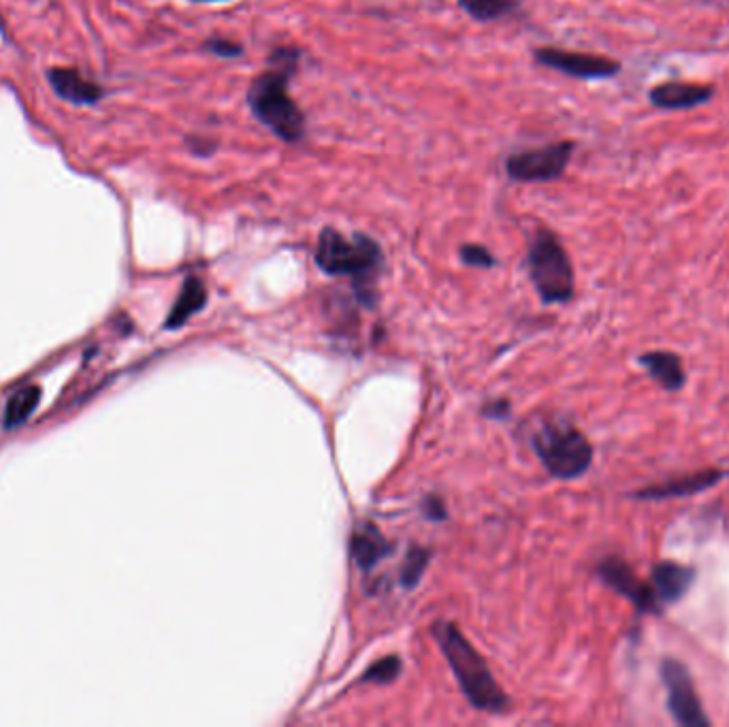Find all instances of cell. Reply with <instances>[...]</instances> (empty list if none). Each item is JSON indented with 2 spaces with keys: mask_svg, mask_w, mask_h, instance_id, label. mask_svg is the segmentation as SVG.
<instances>
[{
  "mask_svg": "<svg viewBox=\"0 0 729 727\" xmlns=\"http://www.w3.org/2000/svg\"><path fill=\"white\" fill-rule=\"evenodd\" d=\"M533 448L540 461L555 478L572 480L585 474L593 461V446L565 420H546L533 433Z\"/></svg>",
  "mask_w": 729,
  "mask_h": 727,
  "instance_id": "5b68a950",
  "label": "cell"
},
{
  "mask_svg": "<svg viewBox=\"0 0 729 727\" xmlns=\"http://www.w3.org/2000/svg\"><path fill=\"white\" fill-rule=\"evenodd\" d=\"M533 60L546 69H553L574 79H585V82L612 79L623 71V64L614 58L561 50V47H538V50H533Z\"/></svg>",
  "mask_w": 729,
  "mask_h": 727,
  "instance_id": "52a82bcc",
  "label": "cell"
},
{
  "mask_svg": "<svg viewBox=\"0 0 729 727\" xmlns=\"http://www.w3.org/2000/svg\"><path fill=\"white\" fill-rule=\"evenodd\" d=\"M640 365L648 371L659 386L666 391H678L685 384V369L674 352H646L640 357Z\"/></svg>",
  "mask_w": 729,
  "mask_h": 727,
  "instance_id": "9a60e30c",
  "label": "cell"
},
{
  "mask_svg": "<svg viewBox=\"0 0 729 727\" xmlns=\"http://www.w3.org/2000/svg\"><path fill=\"white\" fill-rule=\"evenodd\" d=\"M521 5L523 0H459L461 11L482 24H491L506 18V15H514Z\"/></svg>",
  "mask_w": 729,
  "mask_h": 727,
  "instance_id": "e0dca14e",
  "label": "cell"
},
{
  "mask_svg": "<svg viewBox=\"0 0 729 727\" xmlns=\"http://www.w3.org/2000/svg\"><path fill=\"white\" fill-rule=\"evenodd\" d=\"M695 580V570L674 561H661L653 568V589L661 604H674L685 597Z\"/></svg>",
  "mask_w": 729,
  "mask_h": 727,
  "instance_id": "4fadbf2b",
  "label": "cell"
},
{
  "mask_svg": "<svg viewBox=\"0 0 729 727\" xmlns=\"http://www.w3.org/2000/svg\"><path fill=\"white\" fill-rule=\"evenodd\" d=\"M314 261L327 276H346L363 305L378 299L376 282L384 267V252L376 239L365 233L344 235L333 226H324L318 235Z\"/></svg>",
  "mask_w": 729,
  "mask_h": 727,
  "instance_id": "7a4b0ae2",
  "label": "cell"
},
{
  "mask_svg": "<svg viewBox=\"0 0 729 727\" xmlns=\"http://www.w3.org/2000/svg\"><path fill=\"white\" fill-rule=\"evenodd\" d=\"M529 276L544 303H567L574 297V267L559 237L540 226L529 246Z\"/></svg>",
  "mask_w": 729,
  "mask_h": 727,
  "instance_id": "277c9868",
  "label": "cell"
},
{
  "mask_svg": "<svg viewBox=\"0 0 729 727\" xmlns=\"http://www.w3.org/2000/svg\"><path fill=\"white\" fill-rule=\"evenodd\" d=\"M205 303H207L205 284L197 276H188L182 290H180V295H177L173 310L167 318V327L169 329L182 327L190 316H194V314L205 308Z\"/></svg>",
  "mask_w": 729,
  "mask_h": 727,
  "instance_id": "2e32d148",
  "label": "cell"
},
{
  "mask_svg": "<svg viewBox=\"0 0 729 727\" xmlns=\"http://www.w3.org/2000/svg\"><path fill=\"white\" fill-rule=\"evenodd\" d=\"M388 551H391V546H388L376 525L363 523L352 533L350 553L361 570L374 568L376 563H380L388 555Z\"/></svg>",
  "mask_w": 729,
  "mask_h": 727,
  "instance_id": "5bb4252c",
  "label": "cell"
},
{
  "mask_svg": "<svg viewBox=\"0 0 729 727\" xmlns=\"http://www.w3.org/2000/svg\"><path fill=\"white\" fill-rule=\"evenodd\" d=\"M715 88L693 82H663L648 92V103L663 111H689L712 101Z\"/></svg>",
  "mask_w": 729,
  "mask_h": 727,
  "instance_id": "30bf717a",
  "label": "cell"
},
{
  "mask_svg": "<svg viewBox=\"0 0 729 727\" xmlns=\"http://www.w3.org/2000/svg\"><path fill=\"white\" fill-rule=\"evenodd\" d=\"M433 636L444 651L448 664L455 672L457 681L472 706L486 713H506L508 698L499 687L495 676L486 666L484 657L474 649L469 640L459 632L455 623H437Z\"/></svg>",
  "mask_w": 729,
  "mask_h": 727,
  "instance_id": "3957f363",
  "label": "cell"
},
{
  "mask_svg": "<svg viewBox=\"0 0 729 727\" xmlns=\"http://www.w3.org/2000/svg\"><path fill=\"white\" fill-rule=\"evenodd\" d=\"M47 82H50L58 99L77 107L96 105L105 94L103 86L92 82V79L73 67H52L47 71Z\"/></svg>",
  "mask_w": 729,
  "mask_h": 727,
  "instance_id": "8fae6325",
  "label": "cell"
},
{
  "mask_svg": "<svg viewBox=\"0 0 729 727\" xmlns=\"http://www.w3.org/2000/svg\"><path fill=\"white\" fill-rule=\"evenodd\" d=\"M203 52L218 56V58H241L243 56V45L224 37H209L203 43Z\"/></svg>",
  "mask_w": 729,
  "mask_h": 727,
  "instance_id": "44dd1931",
  "label": "cell"
},
{
  "mask_svg": "<svg viewBox=\"0 0 729 727\" xmlns=\"http://www.w3.org/2000/svg\"><path fill=\"white\" fill-rule=\"evenodd\" d=\"M299 58L301 52L297 47L273 50L267 60L269 67L256 75L246 94L252 116L284 143L301 141L307 128L305 113L288 92L290 79L295 77L299 67Z\"/></svg>",
  "mask_w": 729,
  "mask_h": 727,
  "instance_id": "6da1fadb",
  "label": "cell"
},
{
  "mask_svg": "<svg viewBox=\"0 0 729 727\" xmlns=\"http://www.w3.org/2000/svg\"><path fill=\"white\" fill-rule=\"evenodd\" d=\"M661 681L668 689V708L676 723L685 727H706L710 719L704 715L702 702L695 693L691 674L676 659L661 661Z\"/></svg>",
  "mask_w": 729,
  "mask_h": 727,
  "instance_id": "ba28073f",
  "label": "cell"
},
{
  "mask_svg": "<svg viewBox=\"0 0 729 727\" xmlns=\"http://www.w3.org/2000/svg\"><path fill=\"white\" fill-rule=\"evenodd\" d=\"M186 148L190 150L192 156L199 158H209L216 150H218V141L209 139V137H199V135H190L186 137Z\"/></svg>",
  "mask_w": 729,
  "mask_h": 727,
  "instance_id": "603a6c76",
  "label": "cell"
},
{
  "mask_svg": "<svg viewBox=\"0 0 729 727\" xmlns=\"http://www.w3.org/2000/svg\"><path fill=\"white\" fill-rule=\"evenodd\" d=\"M461 258H463V263L469 265V267H484V269H489V267H493L497 263L495 256L489 250H486L484 246H476V244L461 246Z\"/></svg>",
  "mask_w": 729,
  "mask_h": 727,
  "instance_id": "7402d4cb",
  "label": "cell"
},
{
  "mask_svg": "<svg viewBox=\"0 0 729 727\" xmlns=\"http://www.w3.org/2000/svg\"><path fill=\"white\" fill-rule=\"evenodd\" d=\"M725 478L723 470H706V472H698V474H689L683 478H674L668 482L655 484V487H646L640 489L634 497L638 499H670V497H687L693 493L706 491L710 487H715L717 482H721Z\"/></svg>",
  "mask_w": 729,
  "mask_h": 727,
  "instance_id": "7c38bea8",
  "label": "cell"
},
{
  "mask_svg": "<svg viewBox=\"0 0 729 727\" xmlns=\"http://www.w3.org/2000/svg\"><path fill=\"white\" fill-rule=\"evenodd\" d=\"M192 3H220V0H192Z\"/></svg>",
  "mask_w": 729,
  "mask_h": 727,
  "instance_id": "d4e9b609",
  "label": "cell"
},
{
  "mask_svg": "<svg viewBox=\"0 0 729 727\" xmlns=\"http://www.w3.org/2000/svg\"><path fill=\"white\" fill-rule=\"evenodd\" d=\"M429 563V551H425V548L420 546H412L408 555H405V561H403V568H401V583L403 587H416L420 576H423L425 568Z\"/></svg>",
  "mask_w": 729,
  "mask_h": 727,
  "instance_id": "d6986e66",
  "label": "cell"
},
{
  "mask_svg": "<svg viewBox=\"0 0 729 727\" xmlns=\"http://www.w3.org/2000/svg\"><path fill=\"white\" fill-rule=\"evenodd\" d=\"M574 150L576 143L565 139L542 145V148L514 152L506 158V173L512 182L521 184H544L561 180L572 163Z\"/></svg>",
  "mask_w": 729,
  "mask_h": 727,
  "instance_id": "8992f818",
  "label": "cell"
},
{
  "mask_svg": "<svg viewBox=\"0 0 729 727\" xmlns=\"http://www.w3.org/2000/svg\"><path fill=\"white\" fill-rule=\"evenodd\" d=\"M399 672H401V659L399 657H386L382 661H376V664L363 674V681L365 683L386 685V683H393L395 678L399 676Z\"/></svg>",
  "mask_w": 729,
  "mask_h": 727,
  "instance_id": "ffe728a7",
  "label": "cell"
},
{
  "mask_svg": "<svg viewBox=\"0 0 729 727\" xmlns=\"http://www.w3.org/2000/svg\"><path fill=\"white\" fill-rule=\"evenodd\" d=\"M39 401H41V391L37 389V386H24V389L15 391L9 397L7 408H5V427L13 429V427L24 425L30 418V414L37 410Z\"/></svg>",
  "mask_w": 729,
  "mask_h": 727,
  "instance_id": "ac0fdd59",
  "label": "cell"
},
{
  "mask_svg": "<svg viewBox=\"0 0 729 727\" xmlns=\"http://www.w3.org/2000/svg\"><path fill=\"white\" fill-rule=\"evenodd\" d=\"M597 576L604 580L612 591L627 597V600L634 604L638 610L648 612V615H659L661 602L653 587H648L644 580L638 578V574L629 568V565L619 557H606L602 563L597 565Z\"/></svg>",
  "mask_w": 729,
  "mask_h": 727,
  "instance_id": "9c48e42d",
  "label": "cell"
},
{
  "mask_svg": "<svg viewBox=\"0 0 729 727\" xmlns=\"http://www.w3.org/2000/svg\"><path fill=\"white\" fill-rule=\"evenodd\" d=\"M423 510H425V514L429 516L431 521H442V519H446V508H444V502H442L440 497H435V495H431V497H427V499H425Z\"/></svg>",
  "mask_w": 729,
  "mask_h": 727,
  "instance_id": "cb8c5ba5",
  "label": "cell"
}]
</instances>
